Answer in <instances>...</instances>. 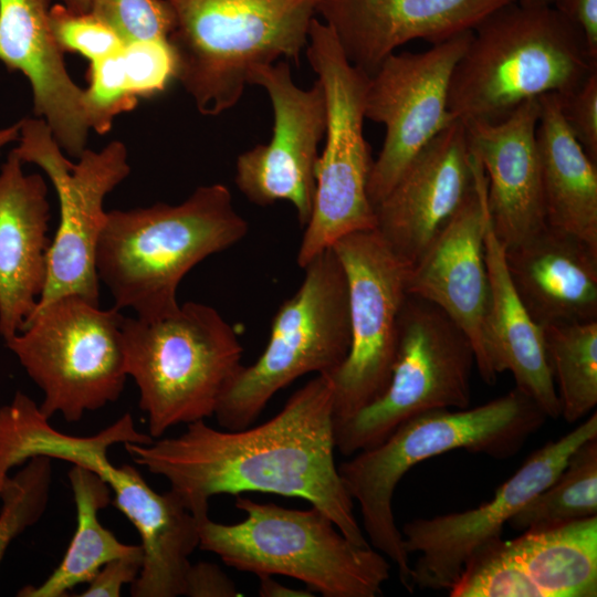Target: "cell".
<instances>
[{
    "mask_svg": "<svg viewBox=\"0 0 597 597\" xmlns=\"http://www.w3.org/2000/svg\"><path fill=\"white\" fill-rule=\"evenodd\" d=\"M510 280L541 327L597 321V248L545 226L504 249Z\"/></svg>",
    "mask_w": 597,
    "mask_h": 597,
    "instance_id": "cell-24",
    "label": "cell"
},
{
    "mask_svg": "<svg viewBox=\"0 0 597 597\" xmlns=\"http://www.w3.org/2000/svg\"><path fill=\"white\" fill-rule=\"evenodd\" d=\"M248 230L222 184L200 186L179 205L108 211L96 249L97 275L117 308H133L145 321L163 318L179 308L184 276Z\"/></svg>",
    "mask_w": 597,
    "mask_h": 597,
    "instance_id": "cell-3",
    "label": "cell"
},
{
    "mask_svg": "<svg viewBox=\"0 0 597 597\" xmlns=\"http://www.w3.org/2000/svg\"><path fill=\"white\" fill-rule=\"evenodd\" d=\"M11 150L0 167V335H17L34 311L48 276L50 203L39 174L23 171Z\"/></svg>",
    "mask_w": 597,
    "mask_h": 597,
    "instance_id": "cell-23",
    "label": "cell"
},
{
    "mask_svg": "<svg viewBox=\"0 0 597 597\" xmlns=\"http://www.w3.org/2000/svg\"><path fill=\"white\" fill-rule=\"evenodd\" d=\"M121 57L128 87L138 100L165 92L177 80V55L168 39L126 44Z\"/></svg>",
    "mask_w": 597,
    "mask_h": 597,
    "instance_id": "cell-36",
    "label": "cell"
},
{
    "mask_svg": "<svg viewBox=\"0 0 597 597\" xmlns=\"http://www.w3.org/2000/svg\"><path fill=\"white\" fill-rule=\"evenodd\" d=\"M538 98L528 100L502 122L463 123L471 150L486 178L491 228L504 249L546 226L535 130Z\"/></svg>",
    "mask_w": 597,
    "mask_h": 597,
    "instance_id": "cell-21",
    "label": "cell"
},
{
    "mask_svg": "<svg viewBox=\"0 0 597 597\" xmlns=\"http://www.w3.org/2000/svg\"><path fill=\"white\" fill-rule=\"evenodd\" d=\"M121 52L90 62L83 108L90 130L97 134L107 133L117 115L134 109L138 103L128 87Z\"/></svg>",
    "mask_w": 597,
    "mask_h": 597,
    "instance_id": "cell-33",
    "label": "cell"
},
{
    "mask_svg": "<svg viewBox=\"0 0 597 597\" xmlns=\"http://www.w3.org/2000/svg\"><path fill=\"white\" fill-rule=\"evenodd\" d=\"M94 15L111 27L126 44L168 39L175 14L166 0H91Z\"/></svg>",
    "mask_w": 597,
    "mask_h": 597,
    "instance_id": "cell-34",
    "label": "cell"
},
{
    "mask_svg": "<svg viewBox=\"0 0 597 597\" xmlns=\"http://www.w3.org/2000/svg\"><path fill=\"white\" fill-rule=\"evenodd\" d=\"M19 130V122L9 127L0 128V151L4 146L18 140Z\"/></svg>",
    "mask_w": 597,
    "mask_h": 597,
    "instance_id": "cell-42",
    "label": "cell"
},
{
    "mask_svg": "<svg viewBox=\"0 0 597 597\" xmlns=\"http://www.w3.org/2000/svg\"><path fill=\"white\" fill-rule=\"evenodd\" d=\"M259 595L261 597H312L315 594L310 589H295L284 586L271 575L259 576Z\"/></svg>",
    "mask_w": 597,
    "mask_h": 597,
    "instance_id": "cell-41",
    "label": "cell"
},
{
    "mask_svg": "<svg viewBox=\"0 0 597 597\" xmlns=\"http://www.w3.org/2000/svg\"><path fill=\"white\" fill-rule=\"evenodd\" d=\"M50 27L63 52L78 53L90 62L119 53L125 43L92 12H74L62 3L51 6Z\"/></svg>",
    "mask_w": 597,
    "mask_h": 597,
    "instance_id": "cell-35",
    "label": "cell"
},
{
    "mask_svg": "<svg viewBox=\"0 0 597 597\" xmlns=\"http://www.w3.org/2000/svg\"><path fill=\"white\" fill-rule=\"evenodd\" d=\"M450 597H543L502 536L469 556Z\"/></svg>",
    "mask_w": 597,
    "mask_h": 597,
    "instance_id": "cell-31",
    "label": "cell"
},
{
    "mask_svg": "<svg viewBox=\"0 0 597 597\" xmlns=\"http://www.w3.org/2000/svg\"><path fill=\"white\" fill-rule=\"evenodd\" d=\"M524 6H552L553 0H516Z\"/></svg>",
    "mask_w": 597,
    "mask_h": 597,
    "instance_id": "cell-44",
    "label": "cell"
},
{
    "mask_svg": "<svg viewBox=\"0 0 597 597\" xmlns=\"http://www.w3.org/2000/svg\"><path fill=\"white\" fill-rule=\"evenodd\" d=\"M60 3L64 4L67 9L80 13L90 12L91 9V0H60Z\"/></svg>",
    "mask_w": 597,
    "mask_h": 597,
    "instance_id": "cell-43",
    "label": "cell"
},
{
    "mask_svg": "<svg viewBox=\"0 0 597 597\" xmlns=\"http://www.w3.org/2000/svg\"><path fill=\"white\" fill-rule=\"evenodd\" d=\"M471 35L468 30L421 53L395 52L369 75L365 117L385 126L367 186L373 207L422 148L457 121L448 108L449 83Z\"/></svg>",
    "mask_w": 597,
    "mask_h": 597,
    "instance_id": "cell-15",
    "label": "cell"
},
{
    "mask_svg": "<svg viewBox=\"0 0 597 597\" xmlns=\"http://www.w3.org/2000/svg\"><path fill=\"white\" fill-rule=\"evenodd\" d=\"M177 80L198 112L217 116L241 98L252 69L300 64L321 0H166Z\"/></svg>",
    "mask_w": 597,
    "mask_h": 597,
    "instance_id": "cell-6",
    "label": "cell"
},
{
    "mask_svg": "<svg viewBox=\"0 0 597 597\" xmlns=\"http://www.w3.org/2000/svg\"><path fill=\"white\" fill-rule=\"evenodd\" d=\"M124 447L135 463L164 476L199 521L214 495L273 493L307 501L352 542L370 545L335 464L327 375H316L261 425L222 431L199 420L177 437Z\"/></svg>",
    "mask_w": 597,
    "mask_h": 597,
    "instance_id": "cell-1",
    "label": "cell"
},
{
    "mask_svg": "<svg viewBox=\"0 0 597 597\" xmlns=\"http://www.w3.org/2000/svg\"><path fill=\"white\" fill-rule=\"evenodd\" d=\"M130 413L92 436H72L53 428L39 406L17 391L0 407V490L9 471L35 455L69 461L95 472L109 486L113 504L135 526L144 551L143 567L130 584L134 597L185 596L189 556L199 546V520L169 490L154 491L135 468L114 465L107 457L116 443L147 444Z\"/></svg>",
    "mask_w": 597,
    "mask_h": 597,
    "instance_id": "cell-2",
    "label": "cell"
},
{
    "mask_svg": "<svg viewBox=\"0 0 597 597\" xmlns=\"http://www.w3.org/2000/svg\"><path fill=\"white\" fill-rule=\"evenodd\" d=\"M473 153V151H472ZM474 157V187L421 258L409 266L407 294L441 308L469 337L485 384L498 380L485 341L490 283L485 261L486 178Z\"/></svg>",
    "mask_w": 597,
    "mask_h": 597,
    "instance_id": "cell-18",
    "label": "cell"
},
{
    "mask_svg": "<svg viewBox=\"0 0 597 597\" xmlns=\"http://www.w3.org/2000/svg\"><path fill=\"white\" fill-rule=\"evenodd\" d=\"M126 371L139 389L149 436L214 416L242 367L235 329L213 307L186 302L171 315L124 317Z\"/></svg>",
    "mask_w": 597,
    "mask_h": 597,
    "instance_id": "cell-8",
    "label": "cell"
},
{
    "mask_svg": "<svg viewBox=\"0 0 597 597\" xmlns=\"http://www.w3.org/2000/svg\"><path fill=\"white\" fill-rule=\"evenodd\" d=\"M474 365L465 333L437 305L407 294L389 384L376 400L334 426L336 449L350 457L376 447L415 417L468 408Z\"/></svg>",
    "mask_w": 597,
    "mask_h": 597,
    "instance_id": "cell-12",
    "label": "cell"
},
{
    "mask_svg": "<svg viewBox=\"0 0 597 597\" xmlns=\"http://www.w3.org/2000/svg\"><path fill=\"white\" fill-rule=\"evenodd\" d=\"M516 0H321L317 13L347 60L368 75L400 45L432 44L472 30Z\"/></svg>",
    "mask_w": 597,
    "mask_h": 597,
    "instance_id": "cell-20",
    "label": "cell"
},
{
    "mask_svg": "<svg viewBox=\"0 0 597 597\" xmlns=\"http://www.w3.org/2000/svg\"><path fill=\"white\" fill-rule=\"evenodd\" d=\"M12 149L50 178L60 203V222L48 252V276L34 308L66 295L98 304L96 249L106 211L105 197L130 172L126 146L114 140L101 150L85 149L73 164L40 117L19 121ZM33 313V312H32Z\"/></svg>",
    "mask_w": 597,
    "mask_h": 597,
    "instance_id": "cell-13",
    "label": "cell"
},
{
    "mask_svg": "<svg viewBox=\"0 0 597 597\" xmlns=\"http://www.w3.org/2000/svg\"><path fill=\"white\" fill-rule=\"evenodd\" d=\"M538 102L535 139L545 222L597 248V163L569 132L558 95L545 94Z\"/></svg>",
    "mask_w": 597,
    "mask_h": 597,
    "instance_id": "cell-26",
    "label": "cell"
},
{
    "mask_svg": "<svg viewBox=\"0 0 597 597\" xmlns=\"http://www.w3.org/2000/svg\"><path fill=\"white\" fill-rule=\"evenodd\" d=\"M543 597L597 596V515L509 541Z\"/></svg>",
    "mask_w": 597,
    "mask_h": 597,
    "instance_id": "cell-27",
    "label": "cell"
},
{
    "mask_svg": "<svg viewBox=\"0 0 597 597\" xmlns=\"http://www.w3.org/2000/svg\"><path fill=\"white\" fill-rule=\"evenodd\" d=\"M596 437L594 411L570 432L532 453L489 502L463 512L406 522L400 531L404 546L408 554L419 553L411 566L413 588L449 590L473 551L501 536L503 525L557 478L569 455Z\"/></svg>",
    "mask_w": 597,
    "mask_h": 597,
    "instance_id": "cell-16",
    "label": "cell"
},
{
    "mask_svg": "<svg viewBox=\"0 0 597 597\" xmlns=\"http://www.w3.org/2000/svg\"><path fill=\"white\" fill-rule=\"evenodd\" d=\"M249 84L263 87L273 109L272 136L238 156L234 182L252 203L287 201L305 227L314 203L318 146L326 128V102L318 80L298 87L287 61L252 69Z\"/></svg>",
    "mask_w": 597,
    "mask_h": 597,
    "instance_id": "cell-17",
    "label": "cell"
},
{
    "mask_svg": "<svg viewBox=\"0 0 597 597\" xmlns=\"http://www.w3.org/2000/svg\"><path fill=\"white\" fill-rule=\"evenodd\" d=\"M596 70L582 32L553 6L513 1L472 29L448 108L462 123H499L528 100L570 94Z\"/></svg>",
    "mask_w": 597,
    "mask_h": 597,
    "instance_id": "cell-5",
    "label": "cell"
},
{
    "mask_svg": "<svg viewBox=\"0 0 597 597\" xmlns=\"http://www.w3.org/2000/svg\"><path fill=\"white\" fill-rule=\"evenodd\" d=\"M296 292L276 311L260 357L243 366L220 399L214 417L226 430L254 423L273 396L310 374L331 375L350 345L345 271L331 248L304 268Z\"/></svg>",
    "mask_w": 597,
    "mask_h": 597,
    "instance_id": "cell-9",
    "label": "cell"
},
{
    "mask_svg": "<svg viewBox=\"0 0 597 597\" xmlns=\"http://www.w3.org/2000/svg\"><path fill=\"white\" fill-rule=\"evenodd\" d=\"M50 8L51 0H0V62L28 78L34 115L48 124L63 151L78 158L90 132L84 90L66 70L50 27Z\"/></svg>",
    "mask_w": 597,
    "mask_h": 597,
    "instance_id": "cell-22",
    "label": "cell"
},
{
    "mask_svg": "<svg viewBox=\"0 0 597 597\" xmlns=\"http://www.w3.org/2000/svg\"><path fill=\"white\" fill-rule=\"evenodd\" d=\"M52 481V458L35 455L0 490V563L10 543L43 515Z\"/></svg>",
    "mask_w": 597,
    "mask_h": 597,
    "instance_id": "cell-32",
    "label": "cell"
},
{
    "mask_svg": "<svg viewBox=\"0 0 597 597\" xmlns=\"http://www.w3.org/2000/svg\"><path fill=\"white\" fill-rule=\"evenodd\" d=\"M185 596L189 597H237L241 596L234 582L216 564L199 562L191 564Z\"/></svg>",
    "mask_w": 597,
    "mask_h": 597,
    "instance_id": "cell-39",
    "label": "cell"
},
{
    "mask_svg": "<svg viewBox=\"0 0 597 597\" xmlns=\"http://www.w3.org/2000/svg\"><path fill=\"white\" fill-rule=\"evenodd\" d=\"M558 98L569 132L597 163V70L576 91L558 95Z\"/></svg>",
    "mask_w": 597,
    "mask_h": 597,
    "instance_id": "cell-37",
    "label": "cell"
},
{
    "mask_svg": "<svg viewBox=\"0 0 597 597\" xmlns=\"http://www.w3.org/2000/svg\"><path fill=\"white\" fill-rule=\"evenodd\" d=\"M561 416L576 422L597 405V321L543 327Z\"/></svg>",
    "mask_w": 597,
    "mask_h": 597,
    "instance_id": "cell-29",
    "label": "cell"
},
{
    "mask_svg": "<svg viewBox=\"0 0 597 597\" xmlns=\"http://www.w3.org/2000/svg\"><path fill=\"white\" fill-rule=\"evenodd\" d=\"M474 157L457 119L413 158L375 207V230L407 265L415 264L474 187Z\"/></svg>",
    "mask_w": 597,
    "mask_h": 597,
    "instance_id": "cell-19",
    "label": "cell"
},
{
    "mask_svg": "<svg viewBox=\"0 0 597 597\" xmlns=\"http://www.w3.org/2000/svg\"><path fill=\"white\" fill-rule=\"evenodd\" d=\"M546 419L536 402L515 387L479 407L439 409L415 417L376 447L337 467L345 489L359 505L369 542L396 565L408 591L413 590L411 565L392 512L394 492L402 476L425 460L459 449L507 459Z\"/></svg>",
    "mask_w": 597,
    "mask_h": 597,
    "instance_id": "cell-4",
    "label": "cell"
},
{
    "mask_svg": "<svg viewBox=\"0 0 597 597\" xmlns=\"http://www.w3.org/2000/svg\"><path fill=\"white\" fill-rule=\"evenodd\" d=\"M247 517L235 524L199 521V548L238 570L303 582L324 597H376L390 577L387 557L347 538L321 510L286 509L235 498Z\"/></svg>",
    "mask_w": 597,
    "mask_h": 597,
    "instance_id": "cell-7",
    "label": "cell"
},
{
    "mask_svg": "<svg viewBox=\"0 0 597 597\" xmlns=\"http://www.w3.org/2000/svg\"><path fill=\"white\" fill-rule=\"evenodd\" d=\"M597 515V437L580 444L557 478L524 505L507 524L538 531Z\"/></svg>",
    "mask_w": 597,
    "mask_h": 597,
    "instance_id": "cell-30",
    "label": "cell"
},
{
    "mask_svg": "<svg viewBox=\"0 0 597 597\" xmlns=\"http://www.w3.org/2000/svg\"><path fill=\"white\" fill-rule=\"evenodd\" d=\"M305 53L323 86L326 128L316 163L313 210L297 251L301 268L341 238L376 227L367 192L374 159L364 136L369 75L347 60L335 34L316 18Z\"/></svg>",
    "mask_w": 597,
    "mask_h": 597,
    "instance_id": "cell-10",
    "label": "cell"
},
{
    "mask_svg": "<svg viewBox=\"0 0 597 597\" xmlns=\"http://www.w3.org/2000/svg\"><path fill=\"white\" fill-rule=\"evenodd\" d=\"M332 249L347 280L350 326L347 356L327 375L335 426L376 400L389 384L409 265L375 229L347 234Z\"/></svg>",
    "mask_w": 597,
    "mask_h": 597,
    "instance_id": "cell-14",
    "label": "cell"
},
{
    "mask_svg": "<svg viewBox=\"0 0 597 597\" xmlns=\"http://www.w3.org/2000/svg\"><path fill=\"white\" fill-rule=\"evenodd\" d=\"M484 243L490 283L485 341L491 367L498 377L511 371L515 387L532 398L547 418L557 419L561 405L545 355L543 327L532 320L514 290L504 248L491 228L489 214Z\"/></svg>",
    "mask_w": 597,
    "mask_h": 597,
    "instance_id": "cell-25",
    "label": "cell"
},
{
    "mask_svg": "<svg viewBox=\"0 0 597 597\" xmlns=\"http://www.w3.org/2000/svg\"><path fill=\"white\" fill-rule=\"evenodd\" d=\"M76 507V528L59 566L39 586L25 585L19 597H63L88 584L107 562L143 551L142 545L119 542L98 520L112 502V491L95 472L74 464L67 472Z\"/></svg>",
    "mask_w": 597,
    "mask_h": 597,
    "instance_id": "cell-28",
    "label": "cell"
},
{
    "mask_svg": "<svg viewBox=\"0 0 597 597\" xmlns=\"http://www.w3.org/2000/svg\"><path fill=\"white\" fill-rule=\"evenodd\" d=\"M119 308L102 310L78 295L62 296L33 311L6 342L42 389L48 418L70 422L116 401L127 375Z\"/></svg>",
    "mask_w": 597,
    "mask_h": 597,
    "instance_id": "cell-11",
    "label": "cell"
},
{
    "mask_svg": "<svg viewBox=\"0 0 597 597\" xmlns=\"http://www.w3.org/2000/svg\"><path fill=\"white\" fill-rule=\"evenodd\" d=\"M552 6L582 32L597 59V0H553Z\"/></svg>",
    "mask_w": 597,
    "mask_h": 597,
    "instance_id": "cell-40",
    "label": "cell"
},
{
    "mask_svg": "<svg viewBox=\"0 0 597 597\" xmlns=\"http://www.w3.org/2000/svg\"><path fill=\"white\" fill-rule=\"evenodd\" d=\"M144 562V551L114 558L101 567L80 597H118L123 586L133 584Z\"/></svg>",
    "mask_w": 597,
    "mask_h": 597,
    "instance_id": "cell-38",
    "label": "cell"
}]
</instances>
